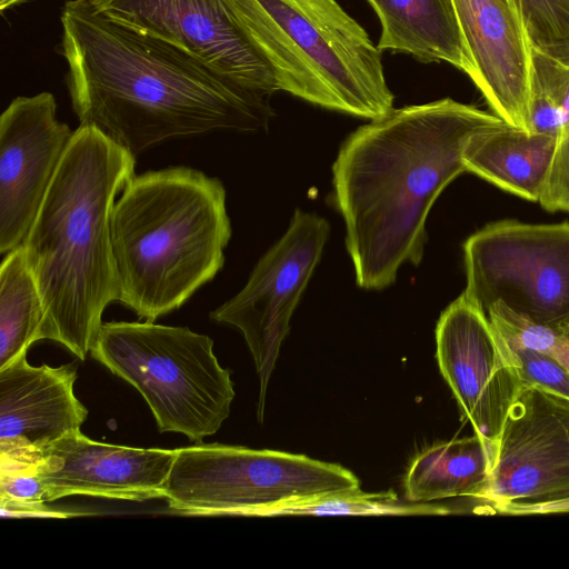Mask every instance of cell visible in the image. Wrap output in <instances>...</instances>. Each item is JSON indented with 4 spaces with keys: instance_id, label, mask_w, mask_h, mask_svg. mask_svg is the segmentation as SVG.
<instances>
[{
    "instance_id": "cell-11",
    "label": "cell",
    "mask_w": 569,
    "mask_h": 569,
    "mask_svg": "<svg viewBox=\"0 0 569 569\" xmlns=\"http://www.w3.org/2000/svg\"><path fill=\"white\" fill-rule=\"evenodd\" d=\"M82 1L107 21L170 44L241 87L269 96L278 91L244 31L243 0Z\"/></svg>"
},
{
    "instance_id": "cell-3",
    "label": "cell",
    "mask_w": 569,
    "mask_h": 569,
    "mask_svg": "<svg viewBox=\"0 0 569 569\" xmlns=\"http://www.w3.org/2000/svg\"><path fill=\"white\" fill-rule=\"evenodd\" d=\"M134 166L136 157L80 124L22 243L44 307L41 340L80 360L97 340L106 307L119 300L110 216Z\"/></svg>"
},
{
    "instance_id": "cell-22",
    "label": "cell",
    "mask_w": 569,
    "mask_h": 569,
    "mask_svg": "<svg viewBox=\"0 0 569 569\" xmlns=\"http://www.w3.org/2000/svg\"><path fill=\"white\" fill-rule=\"evenodd\" d=\"M487 316L507 342L543 353L569 372V330L531 321L501 302L493 303Z\"/></svg>"
},
{
    "instance_id": "cell-16",
    "label": "cell",
    "mask_w": 569,
    "mask_h": 569,
    "mask_svg": "<svg viewBox=\"0 0 569 569\" xmlns=\"http://www.w3.org/2000/svg\"><path fill=\"white\" fill-rule=\"evenodd\" d=\"M174 457L176 450L97 442L78 430L48 449L36 473L49 502L74 495L144 501L164 497Z\"/></svg>"
},
{
    "instance_id": "cell-25",
    "label": "cell",
    "mask_w": 569,
    "mask_h": 569,
    "mask_svg": "<svg viewBox=\"0 0 569 569\" xmlns=\"http://www.w3.org/2000/svg\"><path fill=\"white\" fill-rule=\"evenodd\" d=\"M535 42L569 46V0H519Z\"/></svg>"
},
{
    "instance_id": "cell-8",
    "label": "cell",
    "mask_w": 569,
    "mask_h": 569,
    "mask_svg": "<svg viewBox=\"0 0 569 569\" xmlns=\"http://www.w3.org/2000/svg\"><path fill=\"white\" fill-rule=\"evenodd\" d=\"M465 293L486 313L496 302L569 330V222L486 224L463 244Z\"/></svg>"
},
{
    "instance_id": "cell-13",
    "label": "cell",
    "mask_w": 569,
    "mask_h": 569,
    "mask_svg": "<svg viewBox=\"0 0 569 569\" xmlns=\"http://www.w3.org/2000/svg\"><path fill=\"white\" fill-rule=\"evenodd\" d=\"M73 132L43 91L17 97L0 117V253L21 246Z\"/></svg>"
},
{
    "instance_id": "cell-19",
    "label": "cell",
    "mask_w": 569,
    "mask_h": 569,
    "mask_svg": "<svg viewBox=\"0 0 569 569\" xmlns=\"http://www.w3.org/2000/svg\"><path fill=\"white\" fill-rule=\"evenodd\" d=\"M490 470L488 451L476 433L438 442L412 460L405 478V496L411 503L469 498L476 512Z\"/></svg>"
},
{
    "instance_id": "cell-9",
    "label": "cell",
    "mask_w": 569,
    "mask_h": 569,
    "mask_svg": "<svg viewBox=\"0 0 569 569\" xmlns=\"http://www.w3.org/2000/svg\"><path fill=\"white\" fill-rule=\"evenodd\" d=\"M568 498L569 399L525 387L508 415L476 513H542Z\"/></svg>"
},
{
    "instance_id": "cell-18",
    "label": "cell",
    "mask_w": 569,
    "mask_h": 569,
    "mask_svg": "<svg viewBox=\"0 0 569 569\" xmlns=\"http://www.w3.org/2000/svg\"><path fill=\"white\" fill-rule=\"evenodd\" d=\"M367 1L381 23L380 51L409 53L423 62L445 61L472 78L452 0Z\"/></svg>"
},
{
    "instance_id": "cell-12",
    "label": "cell",
    "mask_w": 569,
    "mask_h": 569,
    "mask_svg": "<svg viewBox=\"0 0 569 569\" xmlns=\"http://www.w3.org/2000/svg\"><path fill=\"white\" fill-rule=\"evenodd\" d=\"M436 358L492 467L510 409L525 387L506 341L465 292L440 315Z\"/></svg>"
},
{
    "instance_id": "cell-23",
    "label": "cell",
    "mask_w": 569,
    "mask_h": 569,
    "mask_svg": "<svg viewBox=\"0 0 569 569\" xmlns=\"http://www.w3.org/2000/svg\"><path fill=\"white\" fill-rule=\"evenodd\" d=\"M48 495L36 466L0 469V507L2 517H67L47 506Z\"/></svg>"
},
{
    "instance_id": "cell-24",
    "label": "cell",
    "mask_w": 569,
    "mask_h": 569,
    "mask_svg": "<svg viewBox=\"0 0 569 569\" xmlns=\"http://www.w3.org/2000/svg\"><path fill=\"white\" fill-rule=\"evenodd\" d=\"M506 343L523 387H538L569 399V372L563 367L543 353L507 341Z\"/></svg>"
},
{
    "instance_id": "cell-6",
    "label": "cell",
    "mask_w": 569,
    "mask_h": 569,
    "mask_svg": "<svg viewBox=\"0 0 569 569\" xmlns=\"http://www.w3.org/2000/svg\"><path fill=\"white\" fill-rule=\"evenodd\" d=\"M90 355L140 392L160 432L201 441L230 415L231 373L219 363L209 336L147 320L110 321L102 323Z\"/></svg>"
},
{
    "instance_id": "cell-21",
    "label": "cell",
    "mask_w": 569,
    "mask_h": 569,
    "mask_svg": "<svg viewBox=\"0 0 569 569\" xmlns=\"http://www.w3.org/2000/svg\"><path fill=\"white\" fill-rule=\"evenodd\" d=\"M532 52V84L551 97L561 110L553 158L538 202L547 211L569 213V46L533 41Z\"/></svg>"
},
{
    "instance_id": "cell-5",
    "label": "cell",
    "mask_w": 569,
    "mask_h": 569,
    "mask_svg": "<svg viewBox=\"0 0 569 569\" xmlns=\"http://www.w3.org/2000/svg\"><path fill=\"white\" fill-rule=\"evenodd\" d=\"M242 19L278 90L370 120L392 109L381 51L336 0H243Z\"/></svg>"
},
{
    "instance_id": "cell-20",
    "label": "cell",
    "mask_w": 569,
    "mask_h": 569,
    "mask_svg": "<svg viewBox=\"0 0 569 569\" xmlns=\"http://www.w3.org/2000/svg\"><path fill=\"white\" fill-rule=\"evenodd\" d=\"M41 295L23 246L8 252L0 267V369L41 340Z\"/></svg>"
},
{
    "instance_id": "cell-26",
    "label": "cell",
    "mask_w": 569,
    "mask_h": 569,
    "mask_svg": "<svg viewBox=\"0 0 569 569\" xmlns=\"http://www.w3.org/2000/svg\"><path fill=\"white\" fill-rule=\"evenodd\" d=\"M24 0H0V10L3 12L4 10L9 9L10 7L21 3Z\"/></svg>"
},
{
    "instance_id": "cell-7",
    "label": "cell",
    "mask_w": 569,
    "mask_h": 569,
    "mask_svg": "<svg viewBox=\"0 0 569 569\" xmlns=\"http://www.w3.org/2000/svg\"><path fill=\"white\" fill-rule=\"evenodd\" d=\"M360 489L349 469L305 455L199 443L176 449L166 487L168 507L187 516L263 517L272 507Z\"/></svg>"
},
{
    "instance_id": "cell-2",
    "label": "cell",
    "mask_w": 569,
    "mask_h": 569,
    "mask_svg": "<svg viewBox=\"0 0 569 569\" xmlns=\"http://www.w3.org/2000/svg\"><path fill=\"white\" fill-rule=\"evenodd\" d=\"M500 122L492 112L445 98L392 108L345 140L332 181L359 287L381 290L403 263H420L431 207L467 171L466 142Z\"/></svg>"
},
{
    "instance_id": "cell-4",
    "label": "cell",
    "mask_w": 569,
    "mask_h": 569,
    "mask_svg": "<svg viewBox=\"0 0 569 569\" xmlns=\"http://www.w3.org/2000/svg\"><path fill=\"white\" fill-rule=\"evenodd\" d=\"M119 302L154 321L180 308L224 263L226 189L189 167L133 176L110 216Z\"/></svg>"
},
{
    "instance_id": "cell-10",
    "label": "cell",
    "mask_w": 569,
    "mask_h": 569,
    "mask_svg": "<svg viewBox=\"0 0 569 569\" xmlns=\"http://www.w3.org/2000/svg\"><path fill=\"white\" fill-rule=\"evenodd\" d=\"M329 231L325 218L296 209L289 228L260 258L246 286L210 312L212 320L233 326L243 335L260 380V421L291 316L321 258Z\"/></svg>"
},
{
    "instance_id": "cell-15",
    "label": "cell",
    "mask_w": 569,
    "mask_h": 569,
    "mask_svg": "<svg viewBox=\"0 0 569 569\" xmlns=\"http://www.w3.org/2000/svg\"><path fill=\"white\" fill-rule=\"evenodd\" d=\"M76 379L73 363L33 367L27 352L0 369V469L34 467L81 429L88 409L74 396Z\"/></svg>"
},
{
    "instance_id": "cell-17",
    "label": "cell",
    "mask_w": 569,
    "mask_h": 569,
    "mask_svg": "<svg viewBox=\"0 0 569 569\" xmlns=\"http://www.w3.org/2000/svg\"><path fill=\"white\" fill-rule=\"evenodd\" d=\"M553 136L506 122L473 132L462 160L468 172L525 200L538 202L556 149Z\"/></svg>"
},
{
    "instance_id": "cell-14",
    "label": "cell",
    "mask_w": 569,
    "mask_h": 569,
    "mask_svg": "<svg viewBox=\"0 0 569 569\" xmlns=\"http://www.w3.org/2000/svg\"><path fill=\"white\" fill-rule=\"evenodd\" d=\"M473 76L492 113L532 132L533 39L519 0H452Z\"/></svg>"
},
{
    "instance_id": "cell-1",
    "label": "cell",
    "mask_w": 569,
    "mask_h": 569,
    "mask_svg": "<svg viewBox=\"0 0 569 569\" xmlns=\"http://www.w3.org/2000/svg\"><path fill=\"white\" fill-rule=\"evenodd\" d=\"M60 21L80 124L93 126L133 157L172 139L266 129L273 116L271 96L107 21L82 0L66 2Z\"/></svg>"
}]
</instances>
